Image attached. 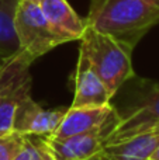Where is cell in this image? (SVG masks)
<instances>
[{
    "label": "cell",
    "mask_w": 159,
    "mask_h": 160,
    "mask_svg": "<svg viewBox=\"0 0 159 160\" xmlns=\"http://www.w3.org/2000/svg\"><path fill=\"white\" fill-rule=\"evenodd\" d=\"M85 20L134 49L159 24V0H90Z\"/></svg>",
    "instance_id": "cell-1"
},
{
    "label": "cell",
    "mask_w": 159,
    "mask_h": 160,
    "mask_svg": "<svg viewBox=\"0 0 159 160\" xmlns=\"http://www.w3.org/2000/svg\"><path fill=\"white\" fill-rule=\"evenodd\" d=\"M79 41V51L85 53L93 70L106 86L109 96L113 98L121 86L135 76L131 62L134 49L90 25H86Z\"/></svg>",
    "instance_id": "cell-2"
},
{
    "label": "cell",
    "mask_w": 159,
    "mask_h": 160,
    "mask_svg": "<svg viewBox=\"0 0 159 160\" xmlns=\"http://www.w3.org/2000/svg\"><path fill=\"white\" fill-rule=\"evenodd\" d=\"M124 94L115 93L111 100L120 117V124L109 142L120 141L141 129L159 124V82L131 78L123 84Z\"/></svg>",
    "instance_id": "cell-3"
},
{
    "label": "cell",
    "mask_w": 159,
    "mask_h": 160,
    "mask_svg": "<svg viewBox=\"0 0 159 160\" xmlns=\"http://www.w3.org/2000/svg\"><path fill=\"white\" fill-rule=\"evenodd\" d=\"M14 27L20 44V52L31 63L64 44L49 25L39 3L18 0L14 13Z\"/></svg>",
    "instance_id": "cell-4"
},
{
    "label": "cell",
    "mask_w": 159,
    "mask_h": 160,
    "mask_svg": "<svg viewBox=\"0 0 159 160\" xmlns=\"http://www.w3.org/2000/svg\"><path fill=\"white\" fill-rule=\"evenodd\" d=\"M118 124L120 117L114 108L109 119L96 129L64 139H54L51 136H41V139L54 160H90L101 152Z\"/></svg>",
    "instance_id": "cell-5"
},
{
    "label": "cell",
    "mask_w": 159,
    "mask_h": 160,
    "mask_svg": "<svg viewBox=\"0 0 159 160\" xmlns=\"http://www.w3.org/2000/svg\"><path fill=\"white\" fill-rule=\"evenodd\" d=\"M30 66L31 62L21 52H17L0 96V136L13 131L17 108L23 100L31 96L33 79L30 75Z\"/></svg>",
    "instance_id": "cell-6"
},
{
    "label": "cell",
    "mask_w": 159,
    "mask_h": 160,
    "mask_svg": "<svg viewBox=\"0 0 159 160\" xmlns=\"http://www.w3.org/2000/svg\"><path fill=\"white\" fill-rule=\"evenodd\" d=\"M68 108L69 107L45 110L28 96L17 108L13 129L28 136H48L58 128Z\"/></svg>",
    "instance_id": "cell-7"
},
{
    "label": "cell",
    "mask_w": 159,
    "mask_h": 160,
    "mask_svg": "<svg viewBox=\"0 0 159 160\" xmlns=\"http://www.w3.org/2000/svg\"><path fill=\"white\" fill-rule=\"evenodd\" d=\"M159 146V124L141 129L103 146L100 156L109 160H149Z\"/></svg>",
    "instance_id": "cell-8"
},
{
    "label": "cell",
    "mask_w": 159,
    "mask_h": 160,
    "mask_svg": "<svg viewBox=\"0 0 159 160\" xmlns=\"http://www.w3.org/2000/svg\"><path fill=\"white\" fill-rule=\"evenodd\" d=\"M113 111L114 107L111 102L107 105H85V107L69 105L61 124L48 136L54 139H64L96 129L109 119Z\"/></svg>",
    "instance_id": "cell-9"
},
{
    "label": "cell",
    "mask_w": 159,
    "mask_h": 160,
    "mask_svg": "<svg viewBox=\"0 0 159 160\" xmlns=\"http://www.w3.org/2000/svg\"><path fill=\"white\" fill-rule=\"evenodd\" d=\"M75 97L70 107L85 105H107L111 102V97L107 93L106 86L93 70L90 62L82 51H79L78 63L75 70Z\"/></svg>",
    "instance_id": "cell-10"
},
{
    "label": "cell",
    "mask_w": 159,
    "mask_h": 160,
    "mask_svg": "<svg viewBox=\"0 0 159 160\" xmlns=\"http://www.w3.org/2000/svg\"><path fill=\"white\" fill-rule=\"evenodd\" d=\"M39 7L64 44L82 38L87 25L86 20L79 17L66 0H41Z\"/></svg>",
    "instance_id": "cell-11"
},
{
    "label": "cell",
    "mask_w": 159,
    "mask_h": 160,
    "mask_svg": "<svg viewBox=\"0 0 159 160\" xmlns=\"http://www.w3.org/2000/svg\"><path fill=\"white\" fill-rule=\"evenodd\" d=\"M18 0H0V61L20 52L14 27V13Z\"/></svg>",
    "instance_id": "cell-12"
},
{
    "label": "cell",
    "mask_w": 159,
    "mask_h": 160,
    "mask_svg": "<svg viewBox=\"0 0 159 160\" xmlns=\"http://www.w3.org/2000/svg\"><path fill=\"white\" fill-rule=\"evenodd\" d=\"M14 160H54L47 150L41 136H28L25 138L24 146L18 152Z\"/></svg>",
    "instance_id": "cell-13"
},
{
    "label": "cell",
    "mask_w": 159,
    "mask_h": 160,
    "mask_svg": "<svg viewBox=\"0 0 159 160\" xmlns=\"http://www.w3.org/2000/svg\"><path fill=\"white\" fill-rule=\"evenodd\" d=\"M27 135L11 131L0 136V160H14L18 152L23 149Z\"/></svg>",
    "instance_id": "cell-14"
},
{
    "label": "cell",
    "mask_w": 159,
    "mask_h": 160,
    "mask_svg": "<svg viewBox=\"0 0 159 160\" xmlns=\"http://www.w3.org/2000/svg\"><path fill=\"white\" fill-rule=\"evenodd\" d=\"M149 160H159V146L156 148V150L152 153V156H151V159Z\"/></svg>",
    "instance_id": "cell-15"
},
{
    "label": "cell",
    "mask_w": 159,
    "mask_h": 160,
    "mask_svg": "<svg viewBox=\"0 0 159 160\" xmlns=\"http://www.w3.org/2000/svg\"><path fill=\"white\" fill-rule=\"evenodd\" d=\"M90 160H109V159H106V158H103V156L97 155V156H95V158H93V159H90Z\"/></svg>",
    "instance_id": "cell-16"
},
{
    "label": "cell",
    "mask_w": 159,
    "mask_h": 160,
    "mask_svg": "<svg viewBox=\"0 0 159 160\" xmlns=\"http://www.w3.org/2000/svg\"><path fill=\"white\" fill-rule=\"evenodd\" d=\"M30 2H35V3H39L41 0H30Z\"/></svg>",
    "instance_id": "cell-17"
}]
</instances>
